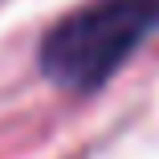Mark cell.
<instances>
[{
  "label": "cell",
  "mask_w": 159,
  "mask_h": 159,
  "mask_svg": "<svg viewBox=\"0 0 159 159\" xmlns=\"http://www.w3.org/2000/svg\"><path fill=\"white\" fill-rule=\"evenodd\" d=\"M159 33V0H90L41 41V70L74 94L106 86Z\"/></svg>",
  "instance_id": "6da1fadb"
}]
</instances>
